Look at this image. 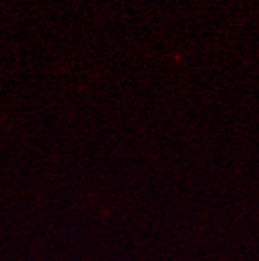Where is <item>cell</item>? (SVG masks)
<instances>
[]
</instances>
